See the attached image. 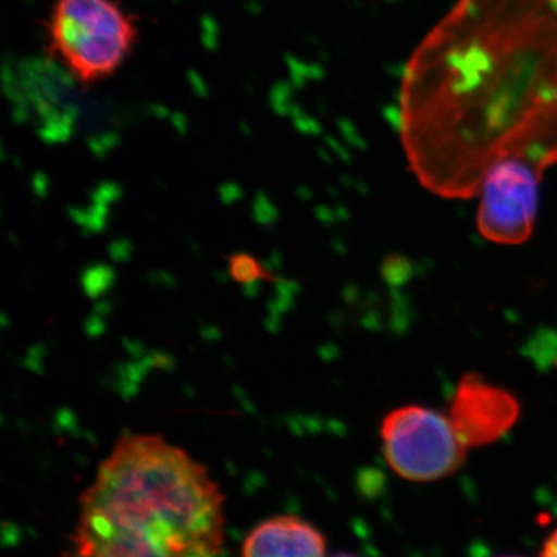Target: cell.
Segmentation results:
<instances>
[{"label":"cell","instance_id":"cell-1","mask_svg":"<svg viewBox=\"0 0 557 557\" xmlns=\"http://www.w3.org/2000/svg\"><path fill=\"white\" fill-rule=\"evenodd\" d=\"M409 170L448 200L487 172L557 164V0H457L410 54L398 94Z\"/></svg>","mask_w":557,"mask_h":557},{"label":"cell","instance_id":"cell-2","mask_svg":"<svg viewBox=\"0 0 557 557\" xmlns=\"http://www.w3.org/2000/svg\"><path fill=\"white\" fill-rule=\"evenodd\" d=\"M225 496L207 467L161 435L126 432L79 498L75 555L218 556Z\"/></svg>","mask_w":557,"mask_h":557},{"label":"cell","instance_id":"cell-3","mask_svg":"<svg viewBox=\"0 0 557 557\" xmlns=\"http://www.w3.org/2000/svg\"><path fill=\"white\" fill-rule=\"evenodd\" d=\"M50 57L81 84L109 78L135 49V17L116 0H54L47 22Z\"/></svg>","mask_w":557,"mask_h":557},{"label":"cell","instance_id":"cell-4","mask_svg":"<svg viewBox=\"0 0 557 557\" xmlns=\"http://www.w3.org/2000/svg\"><path fill=\"white\" fill-rule=\"evenodd\" d=\"M381 442L388 467L408 482L449 478L463 467L468 448L448 413L424 406L391 410L381 423Z\"/></svg>","mask_w":557,"mask_h":557},{"label":"cell","instance_id":"cell-5","mask_svg":"<svg viewBox=\"0 0 557 557\" xmlns=\"http://www.w3.org/2000/svg\"><path fill=\"white\" fill-rule=\"evenodd\" d=\"M544 172L523 161H504L487 172L480 188L478 228L486 240L522 245L536 225Z\"/></svg>","mask_w":557,"mask_h":557},{"label":"cell","instance_id":"cell-6","mask_svg":"<svg viewBox=\"0 0 557 557\" xmlns=\"http://www.w3.org/2000/svg\"><path fill=\"white\" fill-rule=\"evenodd\" d=\"M448 417L468 449L483 448L504 438L518 424L520 401L507 388L469 372L458 381Z\"/></svg>","mask_w":557,"mask_h":557},{"label":"cell","instance_id":"cell-7","mask_svg":"<svg viewBox=\"0 0 557 557\" xmlns=\"http://www.w3.org/2000/svg\"><path fill=\"white\" fill-rule=\"evenodd\" d=\"M329 542L319 528L298 516H276L258 523L245 537L242 555L306 556L327 555Z\"/></svg>","mask_w":557,"mask_h":557},{"label":"cell","instance_id":"cell-8","mask_svg":"<svg viewBox=\"0 0 557 557\" xmlns=\"http://www.w3.org/2000/svg\"><path fill=\"white\" fill-rule=\"evenodd\" d=\"M230 276L237 284L249 285L262 278H270L269 271L263 269L262 262L248 252H237L228 259Z\"/></svg>","mask_w":557,"mask_h":557},{"label":"cell","instance_id":"cell-9","mask_svg":"<svg viewBox=\"0 0 557 557\" xmlns=\"http://www.w3.org/2000/svg\"><path fill=\"white\" fill-rule=\"evenodd\" d=\"M541 556L557 557V527L552 531V534L545 539L542 545Z\"/></svg>","mask_w":557,"mask_h":557},{"label":"cell","instance_id":"cell-10","mask_svg":"<svg viewBox=\"0 0 557 557\" xmlns=\"http://www.w3.org/2000/svg\"><path fill=\"white\" fill-rule=\"evenodd\" d=\"M556 368H557V355H556Z\"/></svg>","mask_w":557,"mask_h":557}]
</instances>
